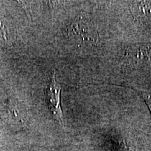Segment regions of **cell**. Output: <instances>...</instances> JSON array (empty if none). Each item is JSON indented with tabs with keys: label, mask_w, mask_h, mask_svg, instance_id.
<instances>
[{
	"label": "cell",
	"mask_w": 151,
	"mask_h": 151,
	"mask_svg": "<svg viewBox=\"0 0 151 151\" xmlns=\"http://www.w3.org/2000/svg\"><path fill=\"white\" fill-rule=\"evenodd\" d=\"M69 37L81 43H90L95 45L99 41L97 28L90 18L80 16L74 18L68 29Z\"/></svg>",
	"instance_id": "obj_1"
},
{
	"label": "cell",
	"mask_w": 151,
	"mask_h": 151,
	"mask_svg": "<svg viewBox=\"0 0 151 151\" xmlns=\"http://www.w3.org/2000/svg\"><path fill=\"white\" fill-rule=\"evenodd\" d=\"M137 91L138 93L141 95L142 99L144 100L145 102L146 103L147 106H148L149 109H150V113H151V92H146V91H139V90H134Z\"/></svg>",
	"instance_id": "obj_6"
},
{
	"label": "cell",
	"mask_w": 151,
	"mask_h": 151,
	"mask_svg": "<svg viewBox=\"0 0 151 151\" xmlns=\"http://www.w3.org/2000/svg\"><path fill=\"white\" fill-rule=\"evenodd\" d=\"M122 59L134 67L151 65V43L127 45L124 48Z\"/></svg>",
	"instance_id": "obj_2"
},
{
	"label": "cell",
	"mask_w": 151,
	"mask_h": 151,
	"mask_svg": "<svg viewBox=\"0 0 151 151\" xmlns=\"http://www.w3.org/2000/svg\"><path fill=\"white\" fill-rule=\"evenodd\" d=\"M24 110L25 109L20 104L11 103L9 104L8 108L9 117L17 121L22 122L24 121V116L25 114Z\"/></svg>",
	"instance_id": "obj_5"
},
{
	"label": "cell",
	"mask_w": 151,
	"mask_h": 151,
	"mask_svg": "<svg viewBox=\"0 0 151 151\" xmlns=\"http://www.w3.org/2000/svg\"><path fill=\"white\" fill-rule=\"evenodd\" d=\"M61 86L56 80L55 74L53 73L49 86L46 90V97L48 108L60 124H62L63 113L60 105V92Z\"/></svg>",
	"instance_id": "obj_3"
},
{
	"label": "cell",
	"mask_w": 151,
	"mask_h": 151,
	"mask_svg": "<svg viewBox=\"0 0 151 151\" xmlns=\"http://www.w3.org/2000/svg\"><path fill=\"white\" fill-rule=\"evenodd\" d=\"M132 11L136 19L146 22L151 20V1H132Z\"/></svg>",
	"instance_id": "obj_4"
}]
</instances>
